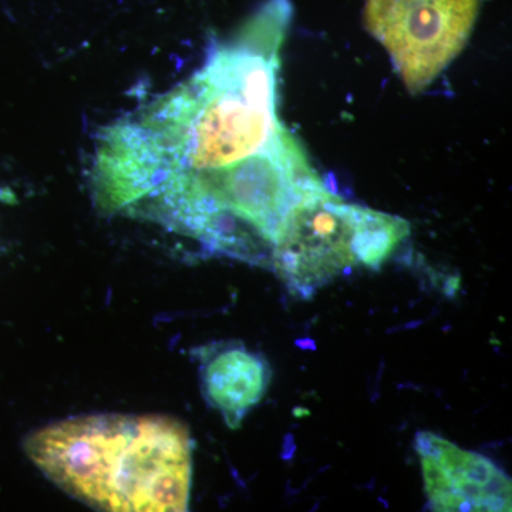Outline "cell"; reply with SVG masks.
<instances>
[{"label": "cell", "mask_w": 512, "mask_h": 512, "mask_svg": "<svg viewBox=\"0 0 512 512\" xmlns=\"http://www.w3.org/2000/svg\"><path fill=\"white\" fill-rule=\"evenodd\" d=\"M289 19L288 0H271L197 72L103 128L90 171L97 208L271 266L288 212L326 188L278 116Z\"/></svg>", "instance_id": "obj_1"}, {"label": "cell", "mask_w": 512, "mask_h": 512, "mask_svg": "<svg viewBox=\"0 0 512 512\" xmlns=\"http://www.w3.org/2000/svg\"><path fill=\"white\" fill-rule=\"evenodd\" d=\"M25 447L50 481L99 510L188 508L192 441L173 417H74L36 430Z\"/></svg>", "instance_id": "obj_2"}, {"label": "cell", "mask_w": 512, "mask_h": 512, "mask_svg": "<svg viewBox=\"0 0 512 512\" xmlns=\"http://www.w3.org/2000/svg\"><path fill=\"white\" fill-rule=\"evenodd\" d=\"M409 234L403 218L349 204L326 187L288 212L271 268L293 296L309 301L350 269L380 268Z\"/></svg>", "instance_id": "obj_3"}, {"label": "cell", "mask_w": 512, "mask_h": 512, "mask_svg": "<svg viewBox=\"0 0 512 512\" xmlns=\"http://www.w3.org/2000/svg\"><path fill=\"white\" fill-rule=\"evenodd\" d=\"M483 0H367L365 23L410 93H420L466 46Z\"/></svg>", "instance_id": "obj_4"}, {"label": "cell", "mask_w": 512, "mask_h": 512, "mask_svg": "<svg viewBox=\"0 0 512 512\" xmlns=\"http://www.w3.org/2000/svg\"><path fill=\"white\" fill-rule=\"evenodd\" d=\"M416 451L431 510L511 511V480L493 461L421 431Z\"/></svg>", "instance_id": "obj_5"}, {"label": "cell", "mask_w": 512, "mask_h": 512, "mask_svg": "<svg viewBox=\"0 0 512 512\" xmlns=\"http://www.w3.org/2000/svg\"><path fill=\"white\" fill-rule=\"evenodd\" d=\"M202 392L208 403L238 429L249 410L264 399L271 382V367L264 356L244 346L212 349L202 360Z\"/></svg>", "instance_id": "obj_6"}]
</instances>
